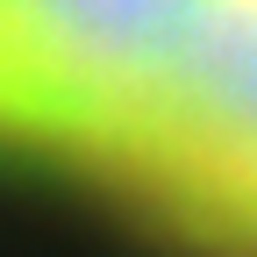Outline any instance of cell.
Returning <instances> with one entry per match:
<instances>
[{"mask_svg":"<svg viewBox=\"0 0 257 257\" xmlns=\"http://www.w3.org/2000/svg\"><path fill=\"white\" fill-rule=\"evenodd\" d=\"M193 0H0V86L121 143L165 86Z\"/></svg>","mask_w":257,"mask_h":257,"instance_id":"cell-1","label":"cell"}]
</instances>
